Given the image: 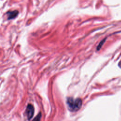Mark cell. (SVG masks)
<instances>
[{"label":"cell","mask_w":121,"mask_h":121,"mask_svg":"<svg viewBox=\"0 0 121 121\" xmlns=\"http://www.w3.org/2000/svg\"><path fill=\"white\" fill-rule=\"evenodd\" d=\"M67 104L69 110L71 111H77L81 108L82 104V101L80 98L74 99L73 98L69 97L67 99Z\"/></svg>","instance_id":"6da1fadb"},{"label":"cell","mask_w":121,"mask_h":121,"mask_svg":"<svg viewBox=\"0 0 121 121\" xmlns=\"http://www.w3.org/2000/svg\"><path fill=\"white\" fill-rule=\"evenodd\" d=\"M25 113L28 120L32 118L34 113V108L31 104H28L26 108Z\"/></svg>","instance_id":"7a4b0ae2"},{"label":"cell","mask_w":121,"mask_h":121,"mask_svg":"<svg viewBox=\"0 0 121 121\" xmlns=\"http://www.w3.org/2000/svg\"><path fill=\"white\" fill-rule=\"evenodd\" d=\"M18 14V11L17 10H15L13 11H9L7 12V15L8 16V19L10 20L16 18Z\"/></svg>","instance_id":"3957f363"},{"label":"cell","mask_w":121,"mask_h":121,"mask_svg":"<svg viewBox=\"0 0 121 121\" xmlns=\"http://www.w3.org/2000/svg\"><path fill=\"white\" fill-rule=\"evenodd\" d=\"M41 118V112H39V114L34 119V121H39L40 120Z\"/></svg>","instance_id":"277c9868"},{"label":"cell","mask_w":121,"mask_h":121,"mask_svg":"<svg viewBox=\"0 0 121 121\" xmlns=\"http://www.w3.org/2000/svg\"><path fill=\"white\" fill-rule=\"evenodd\" d=\"M104 41H105V40H104L102 41L101 42H100V43L99 44V45H98V46H97V50H99L101 48L102 45L104 43Z\"/></svg>","instance_id":"5b68a950"},{"label":"cell","mask_w":121,"mask_h":121,"mask_svg":"<svg viewBox=\"0 0 121 121\" xmlns=\"http://www.w3.org/2000/svg\"><path fill=\"white\" fill-rule=\"evenodd\" d=\"M119 66L121 68V61H120V62L119 63Z\"/></svg>","instance_id":"8992f818"}]
</instances>
